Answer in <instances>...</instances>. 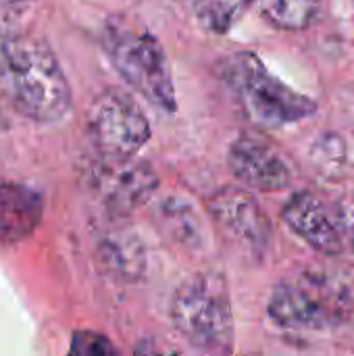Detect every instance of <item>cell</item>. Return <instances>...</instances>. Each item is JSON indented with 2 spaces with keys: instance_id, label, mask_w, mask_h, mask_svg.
Wrapping results in <instances>:
<instances>
[{
  "instance_id": "1",
  "label": "cell",
  "mask_w": 354,
  "mask_h": 356,
  "mask_svg": "<svg viewBox=\"0 0 354 356\" xmlns=\"http://www.w3.org/2000/svg\"><path fill=\"white\" fill-rule=\"evenodd\" d=\"M0 92L25 119L56 123L73 106L69 79L46 40L27 31L0 33Z\"/></svg>"
},
{
  "instance_id": "2",
  "label": "cell",
  "mask_w": 354,
  "mask_h": 356,
  "mask_svg": "<svg viewBox=\"0 0 354 356\" xmlns=\"http://www.w3.org/2000/svg\"><path fill=\"white\" fill-rule=\"evenodd\" d=\"M353 290L325 269L280 282L267 302L273 323L294 332L336 330L353 319Z\"/></svg>"
},
{
  "instance_id": "3",
  "label": "cell",
  "mask_w": 354,
  "mask_h": 356,
  "mask_svg": "<svg viewBox=\"0 0 354 356\" xmlns=\"http://www.w3.org/2000/svg\"><path fill=\"white\" fill-rule=\"evenodd\" d=\"M169 315L179 336L200 353L227 355L234 348V309L221 273H194L177 286Z\"/></svg>"
},
{
  "instance_id": "4",
  "label": "cell",
  "mask_w": 354,
  "mask_h": 356,
  "mask_svg": "<svg viewBox=\"0 0 354 356\" xmlns=\"http://www.w3.org/2000/svg\"><path fill=\"white\" fill-rule=\"evenodd\" d=\"M223 79L246 117L259 125H292L317 113V102L273 75L257 52L232 54L223 65Z\"/></svg>"
},
{
  "instance_id": "5",
  "label": "cell",
  "mask_w": 354,
  "mask_h": 356,
  "mask_svg": "<svg viewBox=\"0 0 354 356\" xmlns=\"http://www.w3.org/2000/svg\"><path fill=\"white\" fill-rule=\"evenodd\" d=\"M102 46L111 65L131 90L163 113L177 111L169 58L152 33L113 25L106 29Z\"/></svg>"
},
{
  "instance_id": "6",
  "label": "cell",
  "mask_w": 354,
  "mask_h": 356,
  "mask_svg": "<svg viewBox=\"0 0 354 356\" xmlns=\"http://www.w3.org/2000/svg\"><path fill=\"white\" fill-rule=\"evenodd\" d=\"M150 121L131 94L119 88L100 92L86 115V138L98 163H123L150 140Z\"/></svg>"
},
{
  "instance_id": "7",
  "label": "cell",
  "mask_w": 354,
  "mask_h": 356,
  "mask_svg": "<svg viewBox=\"0 0 354 356\" xmlns=\"http://www.w3.org/2000/svg\"><path fill=\"white\" fill-rule=\"evenodd\" d=\"M282 219L315 252L325 257L354 252V211L348 207L330 202L311 190H300L284 204Z\"/></svg>"
},
{
  "instance_id": "8",
  "label": "cell",
  "mask_w": 354,
  "mask_h": 356,
  "mask_svg": "<svg viewBox=\"0 0 354 356\" xmlns=\"http://www.w3.org/2000/svg\"><path fill=\"white\" fill-rule=\"evenodd\" d=\"M234 177L259 192H282L292 184L294 169L286 152L257 129L240 131L227 150Z\"/></svg>"
},
{
  "instance_id": "9",
  "label": "cell",
  "mask_w": 354,
  "mask_h": 356,
  "mask_svg": "<svg viewBox=\"0 0 354 356\" xmlns=\"http://www.w3.org/2000/svg\"><path fill=\"white\" fill-rule=\"evenodd\" d=\"M207 209L225 238L252 257H265L271 246L273 227L252 194L240 188H221L209 198Z\"/></svg>"
},
{
  "instance_id": "10",
  "label": "cell",
  "mask_w": 354,
  "mask_h": 356,
  "mask_svg": "<svg viewBox=\"0 0 354 356\" xmlns=\"http://www.w3.org/2000/svg\"><path fill=\"white\" fill-rule=\"evenodd\" d=\"M159 188L156 171L138 159L123 163H98L94 169V190L106 211L125 217L146 204Z\"/></svg>"
},
{
  "instance_id": "11",
  "label": "cell",
  "mask_w": 354,
  "mask_h": 356,
  "mask_svg": "<svg viewBox=\"0 0 354 356\" xmlns=\"http://www.w3.org/2000/svg\"><path fill=\"white\" fill-rule=\"evenodd\" d=\"M44 215L40 190L21 181L0 184V246H15L27 240Z\"/></svg>"
},
{
  "instance_id": "12",
  "label": "cell",
  "mask_w": 354,
  "mask_h": 356,
  "mask_svg": "<svg viewBox=\"0 0 354 356\" xmlns=\"http://www.w3.org/2000/svg\"><path fill=\"white\" fill-rule=\"evenodd\" d=\"M98 261L111 277L134 284L142 280L146 271V248L138 234L129 229H115L100 240Z\"/></svg>"
},
{
  "instance_id": "13",
  "label": "cell",
  "mask_w": 354,
  "mask_h": 356,
  "mask_svg": "<svg viewBox=\"0 0 354 356\" xmlns=\"http://www.w3.org/2000/svg\"><path fill=\"white\" fill-rule=\"evenodd\" d=\"M154 219L163 236L184 248H198L204 240V227L200 215L196 213L194 204L184 196L177 194L165 196L156 204Z\"/></svg>"
},
{
  "instance_id": "14",
  "label": "cell",
  "mask_w": 354,
  "mask_h": 356,
  "mask_svg": "<svg viewBox=\"0 0 354 356\" xmlns=\"http://www.w3.org/2000/svg\"><path fill=\"white\" fill-rule=\"evenodd\" d=\"M257 13L275 29L303 31L315 23L323 0H250Z\"/></svg>"
},
{
  "instance_id": "15",
  "label": "cell",
  "mask_w": 354,
  "mask_h": 356,
  "mask_svg": "<svg viewBox=\"0 0 354 356\" xmlns=\"http://www.w3.org/2000/svg\"><path fill=\"white\" fill-rule=\"evenodd\" d=\"M250 6V0H196L194 13L204 29L213 33H227Z\"/></svg>"
},
{
  "instance_id": "16",
  "label": "cell",
  "mask_w": 354,
  "mask_h": 356,
  "mask_svg": "<svg viewBox=\"0 0 354 356\" xmlns=\"http://www.w3.org/2000/svg\"><path fill=\"white\" fill-rule=\"evenodd\" d=\"M311 161L323 175H330V177L340 175V171L346 163L344 140L336 134L319 136L311 148Z\"/></svg>"
},
{
  "instance_id": "17",
  "label": "cell",
  "mask_w": 354,
  "mask_h": 356,
  "mask_svg": "<svg viewBox=\"0 0 354 356\" xmlns=\"http://www.w3.org/2000/svg\"><path fill=\"white\" fill-rule=\"evenodd\" d=\"M71 355H83V356H111L119 355V348L102 334L98 332H90V330H81L75 332L71 338V346H69Z\"/></svg>"
},
{
  "instance_id": "18",
  "label": "cell",
  "mask_w": 354,
  "mask_h": 356,
  "mask_svg": "<svg viewBox=\"0 0 354 356\" xmlns=\"http://www.w3.org/2000/svg\"><path fill=\"white\" fill-rule=\"evenodd\" d=\"M33 0H0V19H15L23 15Z\"/></svg>"
}]
</instances>
